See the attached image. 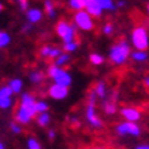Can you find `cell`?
<instances>
[{
    "label": "cell",
    "instance_id": "1",
    "mask_svg": "<svg viewBox=\"0 0 149 149\" xmlns=\"http://www.w3.org/2000/svg\"><path fill=\"white\" fill-rule=\"evenodd\" d=\"M35 97L30 93H23L20 98V105L15 113V120L22 125H27L31 122V120L36 116V109H35Z\"/></svg>",
    "mask_w": 149,
    "mask_h": 149
},
{
    "label": "cell",
    "instance_id": "2",
    "mask_svg": "<svg viewBox=\"0 0 149 149\" xmlns=\"http://www.w3.org/2000/svg\"><path fill=\"white\" fill-rule=\"evenodd\" d=\"M130 55V46L126 40H120L117 42L116 45H113L110 47V51H109V59L110 62L116 66H121L126 62V59Z\"/></svg>",
    "mask_w": 149,
    "mask_h": 149
},
{
    "label": "cell",
    "instance_id": "3",
    "mask_svg": "<svg viewBox=\"0 0 149 149\" xmlns=\"http://www.w3.org/2000/svg\"><path fill=\"white\" fill-rule=\"evenodd\" d=\"M95 101H97V95L95 93L90 91L89 93V97H87V105H86V113H85V117H86V121L89 122L90 126L95 129H101L104 126L101 118L98 117L97 114V110H95Z\"/></svg>",
    "mask_w": 149,
    "mask_h": 149
},
{
    "label": "cell",
    "instance_id": "4",
    "mask_svg": "<svg viewBox=\"0 0 149 149\" xmlns=\"http://www.w3.org/2000/svg\"><path fill=\"white\" fill-rule=\"evenodd\" d=\"M47 75L54 81V83L63 85V86H67V87H69L70 85H71V82H73L71 74H70L67 70L56 66V65H51V66L47 69Z\"/></svg>",
    "mask_w": 149,
    "mask_h": 149
},
{
    "label": "cell",
    "instance_id": "5",
    "mask_svg": "<svg viewBox=\"0 0 149 149\" xmlns=\"http://www.w3.org/2000/svg\"><path fill=\"white\" fill-rule=\"evenodd\" d=\"M130 40L136 50H148L149 47V35L145 27L137 26L133 28L132 35H130Z\"/></svg>",
    "mask_w": 149,
    "mask_h": 149
},
{
    "label": "cell",
    "instance_id": "6",
    "mask_svg": "<svg viewBox=\"0 0 149 149\" xmlns=\"http://www.w3.org/2000/svg\"><path fill=\"white\" fill-rule=\"evenodd\" d=\"M75 30L77 26L74 23H69L66 20H59L55 26L56 35L61 38V40L63 43H67V42H71L75 39Z\"/></svg>",
    "mask_w": 149,
    "mask_h": 149
},
{
    "label": "cell",
    "instance_id": "7",
    "mask_svg": "<svg viewBox=\"0 0 149 149\" xmlns=\"http://www.w3.org/2000/svg\"><path fill=\"white\" fill-rule=\"evenodd\" d=\"M73 23L77 26V28H79L82 31H91L94 28L93 16L86 10L75 11L73 16Z\"/></svg>",
    "mask_w": 149,
    "mask_h": 149
},
{
    "label": "cell",
    "instance_id": "8",
    "mask_svg": "<svg viewBox=\"0 0 149 149\" xmlns=\"http://www.w3.org/2000/svg\"><path fill=\"white\" fill-rule=\"evenodd\" d=\"M116 133L118 136H133V137H137L140 136L141 130H140V126L136 122H132V121H125V122H121L116 126Z\"/></svg>",
    "mask_w": 149,
    "mask_h": 149
},
{
    "label": "cell",
    "instance_id": "9",
    "mask_svg": "<svg viewBox=\"0 0 149 149\" xmlns=\"http://www.w3.org/2000/svg\"><path fill=\"white\" fill-rule=\"evenodd\" d=\"M49 95L52 100L62 101L69 95V87L63 86V85H58V83H52L49 87Z\"/></svg>",
    "mask_w": 149,
    "mask_h": 149
},
{
    "label": "cell",
    "instance_id": "10",
    "mask_svg": "<svg viewBox=\"0 0 149 149\" xmlns=\"http://www.w3.org/2000/svg\"><path fill=\"white\" fill-rule=\"evenodd\" d=\"M121 116L126 120V121H132V122H137L141 118V111L139 109L132 108V106H125L121 109Z\"/></svg>",
    "mask_w": 149,
    "mask_h": 149
},
{
    "label": "cell",
    "instance_id": "11",
    "mask_svg": "<svg viewBox=\"0 0 149 149\" xmlns=\"http://www.w3.org/2000/svg\"><path fill=\"white\" fill-rule=\"evenodd\" d=\"M26 17H27L28 23L35 24V23H38V22L42 20L43 11L39 10V8H28V10L26 11Z\"/></svg>",
    "mask_w": 149,
    "mask_h": 149
},
{
    "label": "cell",
    "instance_id": "12",
    "mask_svg": "<svg viewBox=\"0 0 149 149\" xmlns=\"http://www.w3.org/2000/svg\"><path fill=\"white\" fill-rule=\"evenodd\" d=\"M42 58H52L55 59L59 54H62V50L58 47H51V46H43L39 51Z\"/></svg>",
    "mask_w": 149,
    "mask_h": 149
},
{
    "label": "cell",
    "instance_id": "13",
    "mask_svg": "<svg viewBox=\"0 0 149 149\" xmlns=\"http://www.w3.org/2000/svg\"><path fill=\"white\" fill-rule=\"evenodd\" d=\"M85 10H86L93 17H101L102 14H104V10L100 7V4H98L95 0H91L90 3L85 7Z\"/></svg>",
    "mask_w": 149,
    "mask_h": 149
},
{
    "label": "cell",
    "instance_id": "14",
    "mask_svg": "<svg viewBox=\"0 0 149 149\" xmlns=\"http://www.w3.org/2000/svg\"><path fill=\"white\" fill-rule=\"evenodd\" d=\"M102 110H104L105 114L108 116H113L116 114V111H117V105H116V101L114 100H105L102 102Z\"/></svg>",
    "mask_w": 149,
    "mask_h": 149
},
{
    "label": "cell",
    "instance_id": "15",
    "mask_svg": "<svg viewBox=\"0 0 149 149\" xmlns=\"http://www.w3.org/2000/svg\"><path fill=\"white\" fill-rule=\"evenodd\" d=\"M98 4H100V7L105 11H109V12H114L117 10V6H116V1L114 0H95Z\"/></svg>",
    "mask_w": 149,
    "mask_h": 149
},
{
    "label": "cell",
    "instance_id": "16",
    "mask_svg": "<svg viewBox=\"0 0 149 149\" xmlns=\"http://www.w3.org/2000/svg\"><path fill=\"white\" fill-rule=\"evenodd\" d=\"M130 56L134 62L142 63L148 59V52H146V50H136L134 52H130Z\"/></svg>",
    "mask_w": 149,
    "mask_h": 149
},
{
    "label": "cell",
    "instance_id": "17",
    "mask_svg": "<svg viewBox=\"0 0 149 149\" xmlns=\"http://www.w3.org/2000/svg\"><path fill=\"white\" fill-rule=\"evenodd\" d=\"M106 85H105V82H102V81H100V82L95 83V86H94V93H95V95L100 98H105L106 97Z\"/></svg>",
    "mask_w": 149,
    "mask_h": 149
},
{
    "label": "cell",
    "instance_id": "18",
    "mask_svg": "<svg viewBox=\"0 0 149 149\" xmlns=\"http://www.w3.org/2000/svg\"><path fill=\"white\" fill-rule=\"evenodd\" d=\"M8 86L12 89L14 94H19L22 91V87H23V81L19 79V78H14L8 82Z\"/></svg>",
    "mask_w": 149,
    "mask_h": 149
},
{
    "label": "cell",
    "instance_id": "19",
    "mask_svg": "<svg viewBox=\"0 0 149 149\" xmlns=\"http://www.w3.org/2000/svg\"><path fill=\"white\" fill-rule=\"evenodd\" d=\"M50 121H51V117H50V114L47 113V111L39 113V116L36 117V122H38V125L39 126H43V128H46V126L50 124Z\"/></svg>",
    "mask_w": 149,
    "mask_h": 149
},
{
    "label": "cell",
    "instance_id": "20",
    "mask_svg": "<svg viewBox=\"0 0 149 149\" xmlns=\"http://www.w3.org/2000/svg\"><path fill=\"white\" fill-rule=\"evenodd\" d=\"M69 62H70L69 52H66V54H63V52H62V54H59V55L54 59V65H56V66H59V67L65 66V65H67Z\"/></svg>",
    "mask_w": 149,
    "mask_h": 149
},
{
    "label": "cell",
    "instance_id": "21",
    "mask_svg": "<svg viewBox=\"0 0 149 149\" xmlns=\"http://www.w3.org/2000/svg\"><path fill=\"white\" fill-rule=\"evenodd\" d=\"M45 12L47 14V16L50 17V19H52V17H55V6H54V1H51V0H45Z\"/></svg>",
    "mask_w": 149,
    "mask_h": 149
},
{
    "label": "cell",
    "instance_id": "22",
    "mask_svg": "<svg viewBox=\"0 0 149 149\" xmlns=\"http://www.w3.org/2000/svg\"><path fill=\"white\" fill-rule=\"evenodd\" d=\"M89 61H90V63L94 65V66H101L105 62V58H104V55H101L98 52H91L90 55H89Z\"/></svg>",
    "mask_w": 149,
    "mask_h": 149
},
{
    "label": "cell",
    "instance_id": "23",
    "mask_svg": "<svg viewBox=\"0 0 149 149\" xmlns=\"http://www.w3.org/2000/svg\"><path fill=\"white\" fill-rule=\"evenodd\" d=\"M10 43H11V35L8 34L7 31H3V30H0V49H4V47H7Z\"/></svg>",
    "mask_w": 149,
    "mask_h": 149
},
{
    "label": "cell",
    "instance_id": "24",
    "mask_svg": "<svg viewBox=\"0 0 149 149\" xmlns=\"http://www.w3.org/2000/svg\"><path fill=\"white\" fill-rule=\"evenodd\" d=\"M28 78H30V81H31L32 83H35V85H39V83H42L43 79H45L42 71H32V73H30Z\"/></svg>",
    "mask_w": 149,
    "mask_h": 149
},
{
    "label": "cell",
    "instance_id": "25",
    "mask_svg": "<svg viewBox=\"0 0 149 149\" xmlns=\"http://www.w3.org/2000/svg\"><path fill=\"white\" fill-rule=\"evenodd\" d=\"M77 49H78V42H77L75 39L71 42H67V43H63V50H65V52L71 54V52H74Z\"/></svg>",
    "mask_w": 149,
    "mask_h": 149
},
{
    "label": "cell",
    "instance_id": "26",
    "mask_svg": "<svg viewBox=\"0 0 149 149\" xmlns=\"http://www.w3.org/2000/svg\"><path fill=\"white\" fill-rule=\"evenodd\" d=\"M12 104H14L12 97L0 98V109H1V110H8V109L12 106Z\"/></svg>",
    "mask_w": 149,
    "mask_h": 149
},
{
    "label": "cell",
    "instance_id": "27",
    "mask_svg": "<svg viewBox=\"0 0 149 149\" xmlns=\"http://www.w3.org/2000/svg\"><path fill=\"white\" fill-rule=\"evenodd\" d=\"M69 7L73 11H79V10H85V6L81 0H69Z\"/></svg>",
    "mask_w": 149,
    "mask_h": 149
},
{
    "label": "cell",
    "instance_id": "28",
    "mask_svg": "<svg viewBox=\"0 0 149 149\" xmlns=\"http://www.w3.org/2000/svg\"><path fill=\"white\" fill-rule=\"evenodd\" d=\"M14 95V91L8 85L0 87V98H7V97H12Z\"/></svg>",
    "mask_w": 149,
    "mask_h": 149
},
{
    "label": "cell",
    "instance_id": "29",
    "mask_svg": "<svg viewBox=\"0 0 149 149\" xmlns=\"http://www.w3.org/2000/svg\"><path fill=\"white\" fill-rule=\"evenodd\" d=\"M35 109H36V113H43V111L49 110V104L46 101H36L35 104Z\"/></svg>",
    "mask_w": 149,
    "mask_h": 149
},
{
    "label": "cell",
    "instance_id": "30",
    "mask_svg": "<svg viewBox=\"0 0 149 149\" xmlns=\"http://www.w3.org/2000/svg\"><path fill=\"white\" fill-rule=\"evenodd\" d=\"M27 148L28 149H42L39 141L36 139H34V137H30L27 140Z\"/></svg>",
    "mask_w": 149,
    "mask_h": 149
},
{
    "label": "cell",
    "instance_id": "31",
    "mask_svg": "<svg viewBox=\"0 0 149 149\" xmlns=\"http://www.w3.org/2000/svg\"><path fill=\"white\" fill-rule=\"evenodd\" d=\"M114 32V26L111 24V23H106V24L102 27V34H105V35H111Z\"/></svg>",
    "mask_w": 149,
    "mask_h": 149
},
{
    "label": "cell",
    "instance_id": "32",
    "mask_svg": "<svg viewBox=\"0 0 149 149\" xmlns=\"http://www.w3.org/2000/svg\"><path fill=\"white\" fill-rule=\"evenodd\" d=\"M10 129L12 130V133H15V134H19V133H22V126L19 125V122H11L10 124Z\"/></svg>",
    "mask_w": 149,
    "mask_h": 149
},
{
    "label": "cell",
    "instance_id": "33",
    "mask_svg": "<svg viewBox=\"0 0 149 149\" xmlns=\"http://www.w3.org/2000/svg\"><path fill=\"white\" fill-rule=\"evenodd\" d=\"M17 4H19V8L22 11H27L28 8V0H17Z\"/></svg>",
    "mask_w": 149,
    "mask_h": 149
},
{
    "label": "cell",
    "instance_id": "34",
    "mask_svg": "<svg viewBox=\"0 0 149 149\" xmlns=\"http://www.w3.org/2000/svg\"><path fill=\"white\" fill-rule=\"evenodd\" d=\"M31 27H32V24H31V23H27V24H24V26H23V27H22V31H23V32H26V34H27V32H30V30H31Z\"/></svg>",
    "mask_w": 149,
    "mask_h": 149
},
{
    "label": "cell",
    "instance_id": "35",
    "mask_svg": "<svg viewBox=\"0 0 149 149\" xmlns=\"http://www.w3.org/2000/svg\"><path fill=\"white\" fill-rule=\"evenodd\" d=\"M55 136H56V133H55V130H54V129L49 130V133H47V137H49V140H51V141L55 139Z\"/></svg>",
    "mask_w": 149,
    "mask_h": 149
},
{
    "label": "cell",
    "instance_id": "36",
    "mask_svg": "<svg viewBox=\"0 0 149 149\" xmlns=\"http://www.w3.org/2000/svg\"><path fill=\"white\" fill-rule=\"evenodd\" d=\"M116 6H117V10L118 8H122L126 6V1H125V0H118L117 3H116Z\"/></svg>",
    "mask_w": 149,
    "mask_h": 149
},
{
    "label": "cell",
    "instance_id": "37",
    "mask_svg": "<svg viewBox=\"0 0 149 149\" xmlns=\"http://www.w3.org/2000/svg\"><path fill=\"white\" fill-rule=\"evenodd\" d=\"M69 121L75 126V125H79V121H78V118L77 117H69Z\"/></svg>",
    "mask_w": 149,
    "mask_h": 149
},
{
    "label": "cell",
    "instance_id": "38",
    "mask_svg": "<svg viewBox=\"0 0 149 149\" xmlns=\"http://www.w3.org/2000/svg\"><path fill=\"white\" fill-rule=\"evenodd\" d=\"M136 149H149V145H146V144H142V145L136 146Z\"/></svg>",
    "mask_w": 149,
    "mask_h": 149
},
{
    "label": "cell",
    "instance_id": "39",
    "mask_svg": "<svg viewBox=\"0 0 149 149\" xmlns=\"http://www.w3.org/2000/svg\"><path fill=\"white\" fill-rule=\"evenodd\" d=\"M144 85H145V87H148L149 89V77H145V79H144Z\"/></svg>",
    "mask_w": 149,
    "mask_h": 149
},
{
    "label": "cell",
    "instance_id": "40",
    "mask_svg": "<svg viewBox=\"0 0 149 149\" xmlns=\"http://www.w3.org/2000/svg\"><path fill=\"white\" fill-rule=\"evenodd\" d=\"M81 1H82V3H83V6L86 7V6H87V4H89V3H90L91 0H81Z\"/></svg>",
    "mask_w": 149,
    "mask_h": 149
},
{
    "label": "cell",
    "instance_id": "41",
    "mask_svg": "<svg viewBox=\"0 0 149 149\" xmlns=\"http://www.w3.org/2000/svg\"><path fill=\"white\" fill-rule=\"evenodd\" d=\"M0 149H6V146H4V144L1 141H0Z\"/></svg>",
    "mask_w": 149,
    "mask_h": 149
},
{
    "label": "cell",
    "instance_id": "42",
    "mask_svg": "<svg viewBox=\"0 0 149 149\" xmlns=\"http://www.w3.org/2000/svg\"><path fill=\"white\" fill-rule=\"evenodd\" d=\"M3 11V4H1V1H0V12Z\"/></svg>",
    "mask_w": 149,
    "mask_h": 149
},
{
    "label": "cell",
    "instance_id": "43",
    "mask_svg": "<svg viewBox=\"0 0 149 149\" xmlns=\"http://www.w3.org/2000/svg\"><path fill=\"white\" fill-rule=\"evenodd\" d=\"M146 12H148V15H149V4L146 6Z\"/></svg>",
    "mask_w": 149,
    "mask_h": 149
},
{
    "label": "cell",
    "instance_id": "44",
    "mask_svg": "<svg viewBox=\"0 0 149 149\" xmlns=\"http://www.w3.org/2000/svg\"><path fill=\"white\" fill-rule=\"evenodd\" d=\"M90 149H104V148H90Z\"/></svg>",
    "mask_w": 149,
    "mask_h": 149
}]
</instances>
